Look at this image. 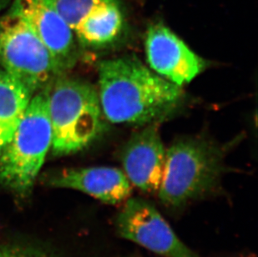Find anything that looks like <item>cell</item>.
Masks as SVG:
<instances>
[{"label":"cell","instance_id":"1","mask_svg":"<svg viewBox=\"0 0 258 257\" xmlns=\"http://www.w3.org/2000/svg\"><path fill=\"white\" fill-rule=\"evenodd\" d=\"M98 73L100 106L113 124L151 123L171 112L183 96L181 87L135 56L101 61Z\"/></svg>","mask_w":258,"mask_h":257},{"label":"cell","instance_id":"2","mask_svg":"<svg viewBox=\"0 0 258 257\" xmlns=\"http://www.w3.org/2000/svg\"><path fill=\"white\" fill-rule=\"evenodd\" d=\"M48 107L55 156L82 151L105 130L98 90L84 80L56 76L48 85Z\"/></svg>","mask_w":258,"mask_h":257},{"label":"cell","instance_id":"3","mask_svg":"<svg viewBox=\"0 0 258 257\" xmlns=\"http://www.w3.org/2000/svg\"><path fill=\"white\" fill-rule=\"evenodd\" d=\"M52 146L48 86L35 93L0 154V184L18 197L30 194Z\"/></svg>","mask_w":258,"mask_h":257},{"label":"cell","instance_id":"4","mask_svg":"<svg viewBox=\"0 0 258 257\" xmlns=\"http://www.w3.org/2000/svg\"><path fill=\"white\" fill-rule=\"evenodd\" d=\"M222 153L200 139H183L166 150L163 179L159 189L161 203L180 208L211 191L219 181Z\"/></svg>","mask_w":258,"mask_h":257},{"label":"cell","instance_id":"5","mask_svg":"<svg viewBox=\"0 0 258 257\" xmlns=\"http://www.w3.org/2000/svg\"><path fill=\"white\" fill-rule=\"evenodd\" d=\"M0 66L34 95L58 76L51 53L27 20L10 8L0 15Z\"/></svg>","mask_w":258,"mask_h":257},{"label":"cell","instance_id":"6","mask_svg":"<svg viewBox=\"0 0 258 257\" xmlns=\"http://www.w3.org/2000/svg\"><path fill=\"white\" fill-rule=\"evenodd\" d=\"M122 238L164 257H200L183 243L156 207L138 197L128 198L117 216Z\"/></svg>","mask_w":258,"mask_h":257},{"label":"cell","instance_id":"7","mask_svg":"<svg viewBox=\"0 0 258 257\" xmlns=\"http://www.w3.org/2000/svg\"><path fill=\"white\" fill-rule=\"evenodd\" d=\"M10 5L27 20L49 49L58 76L76 66L79 52L74 31L59 15L56 0H13Z\"/></svg>","mask_w":258,"mask_h":257},{"label":"cell","instance_id":"8","mask_svg":"<svg viewBox=\"0 0 258 257\" xmlns=\"http://www.w3.org/2000/svg\"><path fill=\"white\" fill-rule=\"evenodd\" d=\"M146 53L150 68L171 83H190L207 67V62L162 23L151 25L146 33Z\"/></svg>","mask_w":258,"mask_h":257},{"label":"cell","instance_id":"9","mask_svg":"<svg viewBox=\"0 0 258 257\" xmlns=\"http://www.w3.org/2000/svg\"><path fill=\"white\" fill-rule=\"evenodd\" d=\"M166 150L158 128L149 125L137 132L121 152L123 171L130 183L146 193H157L163 179Z\"/></svg>","mask_w":258,"mask_h":257},{"label":"cell","instance_id":"10","mask_svg":"<svg viewBox=\"0 0 258 257\" xmlns=\"http://www.w3.org/2000/svg\"><path fill=\"white\" fill-rule=\"evenodd\" d=\"M44 181L49 186L76 189L108 205L125 202L132 192L124 171L108 166L63 169L47 175Z\"/></svg>","mask_w":258,"mask_h":257},{"label":"cell","instance_id":"11","mask_svg":"<svg viewBox=\"0 0 258 257\" xmlns=\"http://www.w3.org/2000/svg\"><path fill=\"white\" fill-rule=\"evenodd\" d=\"M33 95L17 78L0 70V145L2 147L12 138Z\"/></svg>","mask_w":258,"mask_h":257},{"label":"cell","instance_id":"12","mask_svg":"<svg viewBox=\"0 0 258 257\" xmlns=\"http://www.w3.org/2000/svg\"><path fill=\"white\" fill-rule=\"evenodd\" d=\"M123 23L119 3L117 0H110L90 13L74 33L84 46H105L114 41L120 34Z\"/></svg>","mask_w":258,"mask_h":257},{"label":"cell","instance_id":"13","mask_svg":"<svg viewBox=\"0 0 258 257\" xmlns=\"http://www.w3.org/2000/svg\"><path fill=\"white\" fill-rule=\"evenodd\" d=\"M110 0H56L57 10L73 31L90 13Z\"/></svg>","mask_w":258,"mask_h":257},{"label":"cell","instance_id":"14","mask_svg":"<svg viewBox=\"0 0 258 257\" xmlns=\"http://www.w3.org/2000/svg\"><path fill=\"white\" fill-rule=\"evenodd\" d=\"M0 257H44L31 250L23 248L5 247L0 248Z\"/></svg>","mask_w":258,"mask_h":257},{"label":"cell","instance_id":"15","mask_svg":"<svg viewBox=\"0 0 258 257\" xmlns=\"http://www.w3.org/2000/svg\"><path fill=\"white\" fill-rule=\"evenodd\" d=\"M12 2V0H0V15L3 14L4 10L10 6V4Z\"/></svg>","mask_w":258,"mask_h":257},{"label":"cell","instance_id":"16","mask_svg":"<svg viewBox=\"0 0 258 257\" xmlns=\"http://www.w3.org/2000/svg\"><path fill=\"white\" fill-rule=\"evenodd\" d=\"M3 147L1 145H0V154H1V152H2Z\"/></svg>","mask_w":258,"mask_h":257}]
</instances>
